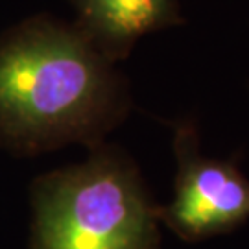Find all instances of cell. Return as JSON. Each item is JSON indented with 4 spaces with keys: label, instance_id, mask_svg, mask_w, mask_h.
Segmentation results:
<instances>
[{
    "label": "cell",
    "instance_id": "obj_1",
    "mask_svg": "<svg viewBox=\"0 0 249 249\" xmlns=\"http://www.w3.org/2000/svg\"><path fill=\"white\" fill-rule=\"evenodd\" d=\"M85 36L36 24L0 48V118L26 142H57L122 118L129 98Z\"/></svg>",
    "mask_w": 249,
    "mask_h": 249
},
{
    "label": "cell",
    "instance_id": "obj_2",
    "mask_svg": "<svg viewBox=\"0 0 249 249\" xmlns=\"http://www.w3.org/2000/svg\"><path fill=\"white\" fill-rule=\"evenodd\" d=\"M159 223L137 166L106 151L41 183L34 249H159Z\"/></svg>",
    "mask_w": 249,
    "mask_h": 249
},
{
    "label": "cell",
    "instance_id": "obj_3",
    "mask_svg": "<svg viewBox=\"0 0 249 249\" xmlns=\"http://www.w3.org/2000/svg\"><path fill=\"white\" fill-rule=\"evenodd\" d=\"M178 174L174 197L157 207L159 222L185 242L223 234L249 218V179L234 160L205 157L192 120L174 124Z\"/></svg>",
    "mask_w": 249,
    "mask_h": 249
},
{
    "label": "cell",
    "instance_id": "obj_4",
    "mask_svg": "<svg viewBox=\"0 0 249 249\" xmlns=\"http://www.w3.org/2000/svg\"><path fill=\"white\" fill-rule=\"evenodd\" d=\"M85 37L109 61L124 59L141 37L183 24L179 0H78Z\"/></svg>",
    "mask_w": 249,
    "mask_h": 249
}]
</instances>
